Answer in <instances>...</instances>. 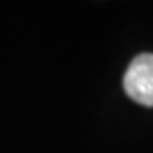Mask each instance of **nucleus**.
Listing matches in <instances>:
<instances>
[{
    "instance_id": "f257e3e1",
    "label": "nucleus",
    "mask_w": 153,
    "mask_h": 153,
    "mask_svg": "<svg viewBox=\"0 0 153 153\" xmlns=\"http://www.w3.org/2000/svg\"><path fill=\"white\" fill-rule=\"evenodd\" d=\"M123 85L134 102L153 107V53L138 55L131 61L124 73Z\"/></svg>"
}]
</instances>
